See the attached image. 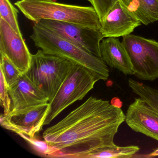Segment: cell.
Segmentation results:
<instances>
[{
    "mask_svg": "<svg viewBox=\"0 0 158 158\" xmlns=\"http://www.w3.org/2000/svg\"><path fill=\"white\" fill-rule=\"evenodd\" d=\"M125 118L121 108L90 97L44 131L43 153L50 157L87 158L97 150L114 144V136Z\"/></svg>",
    "mask_w": 158,
    "mask_h": 158,
    "instance_id": "1",
    "label": "cell"
},
{
    "mask_svg": "<svg viewBox=\"0 0 158 158\" xmlns=\"http://www.w3.org/2000/svg\"><path fill=\"white\" fill-rule=\"evenodd\" d=\"M15 4L27 18L35 23L53 20L100 30L99 17L93 7L62 4L53 0H20Z\"/></svg>",
    "mask_w": 158,
    "mask_h": 158,
    "instance_id": "2",
    "label": "cell"
},
{
    "mask_svg": "<svg viewBox=\"0 0 158 158\" xmlns=\"http://www.w3.org/2000/svg\"><path fill=\"white\" fill-rule=\"evenodd\" d=\"M35 46L45 52L63 57L97 73L103 81L109 77V68L97 57L55 33L35 23L30 36Z\"/></svg>",
    "mask_w": 158,
    "mask_h": 158,
    "instance_id": "3",
    "label": "cell"
},
{
    "mask_svg": "<svg viewBox=\"0 0 158 158\" xmlns=\"http://www.w3.org/2000/svg\"><path fill=\"white\" fill-rule=\"evenodd\" d=\"M75 63L39 50L32 54L30 66L24 74L50 102Z\"/></svg>",
    "mask_w": 158,
    "mask_h": 158,
    "instance_id": "4",
    "label": "cell"
},
{
    "mask_svg": "<svg viewBox=\"0 0 158 158\" xmlns=\"http://www.w3.org/2000/svg\"><path fill=\"white\" fill-rule=\"evenodd\" d=\"M102 80L98 74L75 63L71 68L59 90L49 103L44 125L51 123L64 110L77 101L83 99Z\"/></svg>",
    "mask_w": 158,
    "mask_h": 158,
    "instance_id": "5",
    "label": "cell"
},
{
    "mask_svg": "<svg viewBox=\"0 0 158 158\" xmlns=\"http://www.w3.org/2000/svg\"><path fill=\"white\" fill-rule=\"evenodd\" d=\"M122 43L130 58L134 75L139 79L154 81L158 77V42L129 35Z\"/></svg>",
    "mask_w": 158,
    "mask_h": 158,
    "instance_id": "6",
    "label": "cell"
},
{
    "mask_svg": "<svg viewBox=\"0 0 158 158\" xmlns=\"http://www.w3.org/2000/svg\"><path fill=\"white\" fill-rule=\"evenodd\" d=\"M36 23L89 53L101 58L100 44L104 37L100 30L53 20H42Z\"/></svg>",
    "mask_w": 158,
    "mask_h": 158,
    "instance_id": "7",
    "label": "cell"
},
{
    "mask_svg": "<svg viewBox=\"0 0 158 158\" xmlns=\"http://www.w3.org/2000/svg\"><path fill=\"white\" fill-rule=\"evenodd\" d=\"M49 109V103L11 111L1 114L0 123L3 128L10 130L29 140L35 139L44 125Z\"/></svg>",
    "mask_w": 158,
    "mask_h": 158,
    "instance_id": "8",
    "label": "cell"
},
{
    "mask_svg": "<svg viewBox=\"0 0 158 158\" xmlns=\"http://www.w3.org/2000/svg\"><path fill=\"white\" fill-rule=\"evenodd\" d=\"M0 53L6 56L22 74L28 70L32 54L23 38L0 18Z\"/></svg>",
    "mask_w": 158,
    "mask_h": 158,
    "instance_id": "9",
    "label": "cell"
},
{
    "mask_svg": "<svg viewBox=\"0 0 158 158\" xmlns=\"http://www.w3.org/2000/svg\"><path fill=\"white\" fill-rule=\"evenodd\" d=\"M125 122L134 131L158 141V112L140 98L129 105Z\"/></svg>",
    "mask_w": 158,
    "mask_h": 158,
    "instance_id": "10",
    "label": "cell"
},
{
    "mask_svg": "<svg viewBox=\"0 0 158 158\" xmlns=\"http://www.w3.org/2000/svg\"><path fill=\"white\" fill-rule=\"evenodd\" d=\"M141 23L118 2L101 23L100 31L104 38L123 37L130 35Z\"/></svg>",
    "mask_w": 158,
    "mask_h": 158,
    "instance_id": "11",
    "label": "cell"
},
{
    "mask_svg": "<svg viewBox=\"0 0 158 158\" xmlns=\"http://www.w3.org/2000/svg\"><path fill=\"white\" fill-rule=\"evenodd\" d=\"M11 100V111L17 110L49 102L46 95L24 74L15 84L8 88Z\"/></svg>",
    "mask_w": 158,
    "mask_h": 158,
    "instance_id": "12",
    "label": "cell"
},
{
    "mask_svg": "<svg viewBox=\"0 0 158 158\" xmlns=\"http://www.w3.org/2000/svg\"><path fill=\"white\" fill-rule=\"evenodd\" d=\"M101 59L110 67L125 75H134L130 58L123 43L115 37L102 40L100 44Z\"/></svg>",
    "mask_w": 158,
    "mask_h": 158,
    "instance_id": "13",
    "label": "cell"
},
{
    "mask_svg": "<svg viewBox=\"0 0 158 158\" xmlns=\"http://www.w3.org/2000/svg\"><path fill=\"white\" fill-rule=\"evenodd\" d=\"M119 2L145 25L158 21V0H119Z\"/></svg>",
    "mask_w": 158,
    "mask_h": 158,
    "instance_id": "14",
    "label": "cell"
},
{
    "mask_svg": "<svg viewBox=\"0 0 158 158\" xmlns=\"http://www.w3.org/2000/svg\"><path fill=\"white\" fill-rule=\"evenodd\" d=\"M139 149V147L134 145L120 147L114 144L97 150L89 154L87 158H132Z\"/></svg>",
    "mask_w": 158,
    "mask_h": 158,
    "instance_id": "15",
    "label": "cell"
},
{
    "mask_svg": "<svg viewBox=\"0 0 158 158\" xmlns=\"http://www.w3.org/2000/svg\"><path fill=\"white\" fill-rule=\"evenodd\" d=\"M18 12L10 0H0V18L4 20L16 33L23 35L18 23Z\"/></svg>",
    "mask_w": 158,
    "mask_h": 158,
    "instance_id": "16",
    "label": "cell"
},
{
    "mask_svg": "<svg viewBox=\"0 0 158 158\" xmlns=\"http://www.w3.org/2000/svg\"><path fill=\"white\" fill-rule=\"evenodd\" d=\"M0 68L1 73L3 75L8 88L16 83L23 75L6 56L2 54L0 59Z\"/></svg>",
    "mask_w": 158,
    "mask_h": 158,
    "instance_id": "17",
    "label": "cell"
},
{
    "mask_svg": "<svg viewBox=\"0 0 158 158\" xmlns=\"http://www.w3.org/2000/svg\"><path fill=\"white\" fill-rule=\"evenodd\" d=\"M95 9L99 17L101 23H103L109 11L119 0H88Z\"/></svg>",
    "mask_w": 158,
    "mask_h": 158,
    "instance_id": "18",
    "label": "cell"
},
{
    "mask_svg": "<svg viewBox=\"0 0 158 158\" xmlns=\"http://www.w3.org/2000/svg\"><path fill=\"white\" fill-rule=\"evenodd\" d=\"M1 105L4 109V114H6L11 110V100L8 92V88L4 77L1 73Z\"/></svg>",
    "mask_w": 158,
    "mask_h": 158,
    "instance_id": "19",
    "label": "cell"
},
{
    "mask_svg": "<svg viewBox=\"0 0 158 158\" xmlns=\"http://www.w3.org/2000/svg\"><path fill=\"white\" fill-rule=\"evenodd\" d=\"M111 104L115 107L121 108L122 106V102L120 99L118 98H114L111 101Z\"/></svg>",
    "mask_w": 158,
    "mask_h": 158,
    "instance_id": "20",
    "label": "cell"
},
{
    "mask_svg": "<svg viewBox=\"0 0 158 158\" xmlns=\"http://www.w3.org/2000/svg\"><path fill=\"white\" fill-rule=\"evenodd\" d=\"M158 156V148L153 150L148 155V157H154Z\"/></svg>",
    "mask_w": 158,
    "mask_h": 158,
    "instance_id": "21",
    "label": "cell"
}]
</instances>
